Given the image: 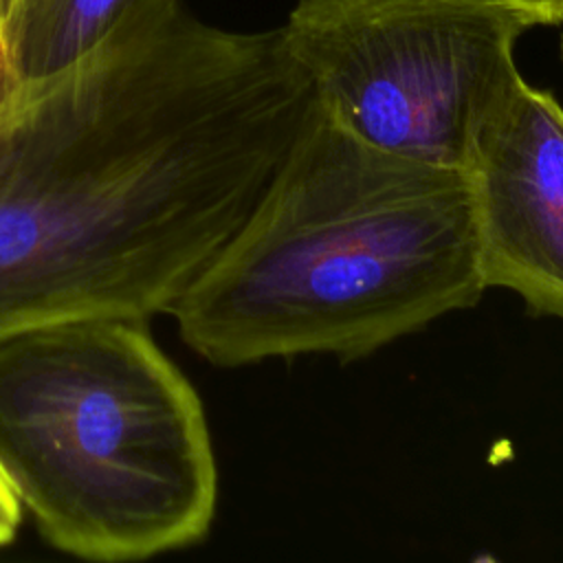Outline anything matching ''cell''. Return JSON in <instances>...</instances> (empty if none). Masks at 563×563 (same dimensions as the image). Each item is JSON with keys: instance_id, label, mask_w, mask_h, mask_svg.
<instances>
[{"instance_id": "52a82bcc", "label": "cell", "mask_w": 563, "mask_h": 563, "mask_svg": "<svg viewBox=\"0 0 563 563\" xmlns=\"http://www.w3.org/2000/svg\"><path fill=\"white\" fill-rule=\"evenodd\" d=\"M22 84L24 81H22L18 68H15L7 29H4V24L0 20V108L22 88Z\"/></svg>"}, {"instance_id": "30bf717a", "label": "cell", "mask_w": 563, "mask_h": 563, "mask_svg": "<svg viewBox=\"0 0 563 563\" xmlns=\"http://www.w3.org/2000/svg\"><path fill=\"white\" fill-rule=\"evenodd\" d=\"M35 0H0V20L9 31Z\"/></svg>"}, {"instance_id": "3957f363", "label": "cell", "mask_w": 563, "mask_h": 563, "mask_svg": "<svg viewBox=\"0 0 563 563\" xmlns=\"http://www.w3.org/2000/svg\"><path fill=\"white\" fill-rule=\"evenodd\" d=\"M0 468L44 541L88 561L194 545L216 515L202 402L141 317L0 334Z\"/></svg>"}, {"instance_id": "8992f818", "label": "cell", "mask_w": 563, "mask_h": 563, "mask_svg": "<svg viewBox=\"0 0 563 563\" xmlns=\"http://www.w3.org/2000/svg\"><path fill=\"white\" fill-rule=\"evenodd\" d=\"M141 0H35L7 31L22 81L48 77L97 48Z\"/></svg>"}, {"instance_id": "ba28073f", "label": "cell", "mask_w": 563, "mask_h": 563, "mask_svg": "<svg viewBox=\"0 0 563 563\" xmlns=\"http://www.w3.org/2000/svg\"><path fill=\"white\" fill-rule=\"evenodd\" d=\"M20 519H22V506L0 468V548L15 537Z\"/></svg>"}, {"instance_id": "6da1fadb", "label": "cell", "mask_w": 563, "mask_h": 563, "mask_svg": "<svg viewBox=\"0 0 563 563\" xmlns=\"http://www.w3.org/2000/svg\"><path fill=\"white\" fill-rule=\"evenodd\" d=\"M319 101L284 29L141 0L0 108V334L167 312L242 227Z\"/></svg>"}, {"instance_id": "7a4b0ae2", "label": "cell", "mask_w": 563, "mask_h": 563, "mask_svg": "<svg viewBox=\"0 0 563 563\" xmlns=\"http://www.w3.org/2000/svg\"><path fill=\"white\" fill-rule=\"evenodd\" d=\"M484 292L464 172L372 147L317 108L167 314L198 356L231 369L356 361Z\"/></svg>"}, {"instance_id": "5b68a950", "label": "cell", "mask_w": 563, "mask_h": 563, "mask_svg": "<svg viewBox=\"0 0 563 563\" xmlns=\"http://www.w3.org/2000/svg\"><path fill=\"white\" fill-rule=\"evenodd\" d=\"M468 183L486 290L506 288L537 317L563 319V106L521 73L477 123Z\"/></svg>"}, {"instance_id": "8fae6325", "label": "cell", "mask_w": 563, "mask_h": 563, "mask_svg": "<svg viewBox=\"0 0 563 563\" xmlns=\"http://www.w3.org/2000/svg\"><path fill=\"white\" fill-rule=\"evenodd\" d=\"M561 55H563V35H561Z\"/></svg>"}, {"instance_id": "277c9868", "label": "cell", "mask_w": 563, "mask_h": 563, "mask_svg": "<svg viewBox=\"0 0 563 563\" xmlns=\"http://www.w3.org/2000/svg\"><path fill=\"white\" fill-rule=\"evenodd\" d=\"M321 112L372 147L462 169L532 29L506 0H297L282 24Z\"/></svg>"}, {"instance_id": "9c48e42d", "label": "cell", "mask_w": 563, "mask_h": 563, "mask_svg": "<svg viewBox=\"0 0 563 563\" xmlns=\"http://www.w3.org/2000/svg\"><path fill=\"white\" fill-rule=\"evenodd\" d=\"M521 15L528 18L532 26L541 24H563V0H506Z\"/></svg>"}]
</instances>
